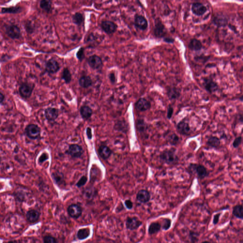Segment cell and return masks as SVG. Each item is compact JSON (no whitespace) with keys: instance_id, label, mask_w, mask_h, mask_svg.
<instances>
[{"instance_id":"obj_16","label":"cell","mask_w":243,"mask_h":243,"mask_svg":"<svg viewBox=\"0 0 243 243\" xmlns=\"http://www.w3.org/2000/svg\"><path fill=\"white\" fill-rule=\"evenodd\" d=\"M141 225V221L137 218H129L126 221V227L130 230L137 229Z\"/></svg>"},{"instance_id":"obj_36","label":"cell","mask_w":243,"mask_h":243,"mask_svg":"<svg viewBox=\"0 0 243 243\" xmlns=\"http://www.w3.org/2000/svg\"><path fill=\"white\" fill-rule=\"evenodd\" d=\"M242 137H238L235 138L233 142V146L235 148H238L242 142Z\"/></svg>"},{"instance_id":"obj_40","label":"cell","mask_w":243,"mask_h":243,"mask_svg":"<svg viewBox=\"0 0 243 243\" xmlns=\"http://www.w3.org/2000/svg\"><path fill=\"white\" fill-rule=\"evenodd\" d=\"M87 177H85V176H83L80 179V180L78 181V182H77V184H76V186L78 187H81L83 186V185L85 184V183L87 182Z\"/></svg>"},{"instance_id":"obj_13","label":"cell","mask_w":243,"mask_h":243,"mask_svg":"<svg viewBox=\"0 0 243 243\" xmlns=\"http://www.w3.org/2000/svg\"><path fill=\"white\" fill-rule=\"evenodd\" d=\"M191 11L196 15L202 16L206 11V8L202 3L195 2L192 4Z\"/></svg>"},{"instance_id":"obj_9","label":"cell","mask_w":243,"mask_h":243,"mask_svg":"<svg viewBox=\"0 0 243 243\" xmlns=\"http://www.w3.org/2000/svg\"><path fill=\"white\" fill-rule=\"evenodd\" d=\"M46 71L50 74H55L60 69L59 63L53 59H50L46 64Z\"/></svg>"},{"instance_id":"obj_18","label":"cell","mask_w":243,"mask_h":243,"mask_svg":"<svg viewBox=\"0 0 243 243\" xmlns=\"http://www.w3.org/2000/svg\"><path fill=\"white\" fill-rule=\"evenodd\" d=\"M177 129L179 133L183 135H187L190 130L189 124L184 121H181L177 124Z\"/></svg>"},{"instance_id":"obj_29","label":"cell","mask_w":243,"mask_h":243,"mask_svg":"<svg viewBox=\"0 0 243 243\" xmlns=\"http://www.w3.org/2000/svg\"><path fill=\"white\" fill-rule=\"evenodd\" d=\"M62 79L64 80L66 84H69L72 80V75L69 69L67 68H64L62 71Z\"/></svg>"},{"instance_id":"obj_34","label":"cell","mask_w":243,"mask_h":243,"mask_svg":"<svg viewBox=\"0 0 243 243\" xmlns=\"http://www.w3.org/2000/svg\"><path fill=\"white\" fill-rule=\"evenodd\" d=\"M161 228V225L158 223H153L150 225L149 228V233L150 234H154L158 232Z\"/></svg>"},{"instance_id":"obj_15","label":"cell","mask_w":243,"mask_h":243,"mask_svg":"<svg viewBox=\"0 0 243 243\" xmlns=\"http://www.w3.org/2000/svg\"><path fill=\"white\" fill-rule=\"evenodd\" d=\"M45 115L49 121H54L58 117L59 110L55 108L49 107L45 110Z\"/></svg>"},{"instance_id":"obj_5","label":"cell","mask_w":243,"mask_h":243,"mask_svg":"<svg viewBox=\"0 0 243 243\" xmlns=\"http://www.w3.org/2000/svg\"><path fill=\"white\" fill-rule=\"evenodd\" d=\"M101 27L103 31L107 34H112L116 32L117 26L113 21L104 20L102 21Z\"/></svg>"},{"instance_id":"obj_46","label":"cell","mask_w":243,"mask_h":243,"mask_svg":"<svg viewBox=\"0 0 243 243\" xmlns=\"http://www.w3.org/2000/svg\"><path fill=\"white\" fill-rule=\"evenodd\" d=\"M109 78H110L111 82L113 83H115V77L114 73H111L109 75Z\"/></svg>"},{"instance_id":"obj_26","label":"cell","mask_w":243,"mask_h":243,"mask_svg":"<svg viewBox=\"0 0 243 243\" xmlns=\"http://www.w3.org/2000/svg\"><path fill=\"white\" fill-rule=\"evenodd\" d=\"M23 9L20 7L12 6V7L2 8L1 9V13H12L16 14L21 12Z\"/></svg>"},{"instance_id":"obj_14","label":"cell","mask_w":243,"mask_h":243,"mask_svg":"<svg viewBox=\"0 0 243 243\" xmlns=\"http://www.w3.org/2000/svg\"><path fill=\"white\" fill-rule=\"evenodd\" d=\"M67 211L70 217L75 219H77L81 215L82 209L80 206H79L72 204L68 206Z\"/></svg>"},{"instance_id":"obj_3","label":"cell","mask_w":243,"mask_h":243,"mask_svg":"<svg viewBox=\"0 0 243 243\" xmlns=\"http://www.w3.org/2000/svg\"><path fill=\"white\" fill-rule=\"evenodd\" d=\"M160 157L162 161L168 164H172L178 161L177 155L174 154L173 151L171 150L163 152L161 154Z\"/></svg>"},{"instance_id":"obj_44","label":"cell","mask_w":243,"mask_h":243,"mask_svg":"<svg viewBox=\"0 0 243 243\" xmlns=\"http://www.w3.org/2000/svg\"><path fill=\"white\" fill-rule=\"evenodd\" d=\"M173 109L172 107L170 106L168 108V113H167V117L169 119H170L172 117V114H173Z\"/></svg>"},{"instance_id":"obj_8","label":"cell","mask_w":243,"mask_h":243,"mask_svg":"<svg viewBox=\"0 0 243 243\" xmlns=\"http://www.w3.org/2000/svg\"><path fill=\"white\" fill-rule=\"evenodd\" d=\"M67 153L73 158H79L83 153V149L77 145H71L69 146Z\"/></svg>"},{"instance_id":"obj_49","label":"cell","mask_w":243,"mask_h":243,"mask_svg":"<svg viewBox=\"0 0 243 243\" xmlns=\"http://www.w3.org/2000/svg\"><path fill=\"white\" fill-rule=\"evenodd\" d=\"M164 41H166L167 42L172 43L173 42V41H174V40H173V39H172V38H170V39L167 38V39H165Z\"/></svg>"},{"instance_id":"obj_39","label":"cell","mask_w":243,"mask_h":243,"mask_svg":"<svg viewBox=\"0 0 243 243\" xmlns=\"http://www.w3.org/2000/svg\"><path fill=\"white\" fill-rule=\"evenodd\" d=\"M178 141H179V138L175 134L171 135L170 137L169 138V141H170V143L172 145H175L177 144Z\"/></svg>"},{"instance_id":"obj_2","label":"cell","mask_w":243,"mask_h":243,"mask_svg":"<svg viewBox=\"0 0 243 243\" xmlns=\"http://www.w3.org/2000/svg\"><path fill=\"white\" fill-rule=\"evenodd\" d=\"M25 132L28 138L36 139L40 137L41 129L36 124H30L26 127Z\"/></svg>"},{"instance_id":"obj_30","label":"cell","mask_w":243,"mask_h":243,"mask_svg":"<svg viewBox=\"0 0 243 243\" xmlns=\"http://www.w3.org/2000/svg\"><path fill=\"white\" fill-rule=\"evenodd\" d=\"M72 21L77 25H80L83 22V16L80 12H76L72 16Z\"/></svg>"},{"instance_id":"obj_31","label":"cell","mask_w":243,"mask_h":243,"mask_svg":"<svg viewBox=\"0 0 243 243\" xmlns=\"http://www.w3.org/2000/svg\"><path fill=\"white\" fill-rule=\"evenodd\" d=\"M52 176L54 181L58 185H62L64 183V176L62 173L55 172L52 174Z\"/></svg>"},{"instance_id":"obj_32","label":"cell","mask_w":243,"mask_h":243,"mask_svg":"<svg viewBox=\"0 0 243 243\" xmlns=\"http://www.w3.org/2000/svg\"><path fill=\"white\" fill-rule=\"evenodd\" d=\"M168 96L170 99H175L180 96V92L176 88H171L168 90Z\"/></svg>"},{"instance_id":"obj_45","label":"cell","mask_w":243,"mask_h":243,"mask_svg":"<svg viewBox=\"0 0 243 243\" xmlns=\"http://www.w3.org/2000/svg\"><path fill=\"white\" fill-rule=\"evenodd\" d=\"M125 205L128 209H131L132 208V206H133L132 203L130 200H127V201H125Z\"/></svg>"},{"instance_id":"obj_35","label":"cell","mask_w":243,"mask_h":243,"mask_svg":"<svg viewBox=\"0 0 243 243\" xmlns=\"http://www.w3.org/2000/svg\"><path fill=\"white\" fill-rule=\"evenodd\" d=\"M84 48L81 47L78 50L76 54V58L80 61H82L85 58Z\"/></svg>"},{"instance_id":"obj_25","label":"cell","mask_w":243,"mask_h":243,"mask_svg":"<svg viewBox=\"0 0 243 243\" xmlns=\"http://www.w3.org/2000/svg\"><path fill=\"white\" fill-rule=\"evenodd\" d=\"M26 217L28 221L31 222H35L39 219L40 214L37 211L35 210H31L28 212Z\"/></svg>"},{"instance_id":"obj_19","label":"cell","mask_w":243,"mask_h":243,"mask_svg":"<svg viewBox=\"0 0 243 243\" xmlns=\"http://www.w3.org/2000/svg\"><path fill=\"white\" fill-rule=\"evenodd\" d=\"M98 153L102 159L106 160L111 156L112 151L106 145H101L99 148Z\"/></svg>"},{"instance_id":"obj_48","label":"cell","mask_w":243,"mask_h":243,"mask_svg":"<svg viewBox=\"0 0 243 243\" xmlns=\"http://www.w3.org/2000/svg\"><path fill=\"white\" fill-rule=\"evenodd\" d=\"M4 98H5V97H4V95L2 94V93L1 92L0 93V99H1V104H2V103H3V101H4Z\"/></svg>"},{"instance_id":"obj_22","label":"cell","mask_w":243,"mask_h":243,"mask_svg":"<svg viewBox=\"0 0 243 243\" xmlns=\"http://www.w3.org/2000/svg\"><path fill=\"white\" fill-rule=\"evenodd\" d=\"M206 144L210 147L218 148L220 146V140L217 137L211 136L208 138Z\"/></svg>"},{"instance_id":"obj_12","label":"cell","mask_w":243,"mask_h":243,"mask_svg":"<svg viewBox=\"0 0 243 243\" xmlns=\"http://www.w3.org/2000/svg\"><path fill=\"white\" fill-rule=\"evenodd\" d=\"M191 167H192V169L195 171L198 178L201 179H204L209 175L208 171L203 165L201 164H192Z\"/></svg>"},{"instance_id":"obj_11","label":"cell","mask_w":243,"mask_h":243,"mask_svg":"<svg viewBox=\"0 0 243 243\" xmlns=\"http://www.w3.org/2000/svg\"><path fill=\"white\" fill-rule=\"evenodd\" d=\"M135 108L138 111L144 112L151 108V103L145 98H141L135 103Z\"/></svg>"},{"instance_id":"obj_41","label":"cell","mask_w":243,"mask_h":243,"mask_svg":"<svg viewBox=\"0 0 243 243\" xmlns=\"http://www.w3.org/2000/svg\"><path fill=\"white\" fill-rule=\"evenodd\" d=\"M170 226H171V221H170V220L165 219V220H164V223L163 225V228L166 230V229H168L170 228Z\"/></svg>"},{"instance_id":"obj_7","label":"cell","mask_w":243,"mask_h":243,"mask_svg":"<svg viewBox=\"0 0 243 243\" xmlns=\"http://www.w3.org/2000/svg\"><path fill=\"white\" fill-rule=\"evenodd\" d=\"M33 89V87H32L31 85L24 83L20 87V94L21 97L25 98H29L32 95Z\"/></svg>"},{"instance_id":"obj_28","label":"cell","mask_w":243,"mask_h":243,"mask_svg":"<svg viewBox=\"0 0 243 243\" xmlns=\"http://www.w3.org/2000/svg\"><path fill=\"white\" fill-rule=\"evenodd\" d=\"M233 214L238 219H243V206L241 205L235 206L233 209Z\"/></svg>"},{"instance_id":"obj_27","label":"cell","mask_w":243,"mask_h":243,"mask_svg":"<svg viewBox=\"0 0 243 243\" xmlns=\"http://www.w3.org/2000/svg\"><path fill=\"white\" fill-rule=\"evenodd\" d=\"M40 5L41 8L47 13H50L52 11V2L50 1H41Z\"/></svg>"},{"instance_id":"obj_6","label":"cell","mask_w":243,"mask_h":243,"mask_svg":"<svg viewBox=\"0 0 243 243\" xmlns=\"http://www.w3.org/2000/svg\"><path fill=\"white\" fill-rule=\"evenodd\" d=\"M89 65L94 69H100L103 67V61L99 56L94 55L89 57L88 60Z\"/></svg>"},{"instance_id":"obj_17","label":"cell","mask_w":243,"mask_h":243,"mask_svg":"<svg viewBox=\"0 0 243 243\" xmlns=\"http://www.w3.org/2000/svg\"><path fill=\"white\" fill-rule=\"evenodd\" d=\"M203 85L206 90L212 93L218 89V86L215 82L210 78H205L204 80Z\"/></svg>"},{"instance_id":"obj_1","label":"cell","mask_w":243,"mask_h":243,"mask_svg":"<svg viewBox=\"0 0 243 243\" xmlns=\"http://www.w3.org/2000/svg\"><path fill=\"white\" fill-rule=\"evenodd\" d=\"M5 33L9 37L13 40L19 39L21 37L20 28L16 25L7 26L5 27Z\"/></svg>"},{"instance_id":"obj_42","label":"cell","mask_w":243,"mask_h":243,"mask_svg":"<svg viewBox=\"0 0 243 243\" xmlns=\"http://www.w3.org/2000/svg\"><path fill=\"white\" fill-rule=\"evenodd\" d=\"M220 213L216 214V215H214L213 218V223L214 225H217L219 221V217L220 216Z\"/></svg>"},{"instance_id":"obj_37","label":"cell","mask_w":243,"mask_h":243,"mask_svg":"<svg viewBox=\"0 0 243 243\" xmlns=\"http://www.w3.org/2000/svg\"><path fill=\"white\" fill-rule=\"evenodd\" d=\"M25 28L26 31L28 33H32L34 32V27L31 23H27L25 24Z\"/></svg>"},{"instance_id":"obj_23","label":"cell","mask_w":243,"mask_h":243,"mask_svg":"<svg viewBox=\"0 0 243 243\" xmlns=\"http://www.w3.org/2000/svg\"><path fill=\"white\" fill-rule=\"evenodd\" d=\"M202 47L201 41L197 39H192L189 42V48L194 51H199Z\"/></svg>"},{"instance_id":"obj_43","label":"cell","mask_w":243,"mask_h":243,"mask_svg":"<svg viewBox=\"0 0 243 243\" xmlns=\"http://www.w3.org/2000/svg\"><path fill=\"white\" fill-rule=\"evenodd\" d=\"M48 155L47 154H43L39 158V163H42L45 160L48 159Z\"/></svg>"},{"instance_id":"obj_24","label":"cell","mask_w":243,"mask_h":243,"mask_svg":"<svg viewBox=\"0 0 243 243\" xmlns=\"http://www.w3.org/2000/svg\"><path fill=\"white\" fill-rule=\"evenodd\" d=\"M80 113L82 117L85 119H88L90 118L92 115V110L88 106H82L80 109Z\"/></svg>"},{"instance_id":"obj_33","label":"cell","mask_w":243,"mask_h":243,"mask_svg":"<svg viewBox=\"0 0 243 243\" xmlns=\"http://www.w3.org/2000/svg\"><path fill=\"white\" fill-rule=\"evenodd\" d=\"M90 234V230L89 228H83L78 230L77 233V236L78 239H85L89 236Z\"/></svg>"},{"instance_id":"obj_47","label":"cell","mask_w":243,"mask_h":243,"mask_svg":"<svg viewBox=\"0 0 243 243\" xmlns=\"http://www.w3.org/2000/svg\"><path fill=\"white\" fill-rule=\"evenodd\" d=\"M87 136H88V138H89V139H91L92 137V133H91V130L90 128H88L87 129Z\"/></svg>"},{"instance_id":"obj_4","label":"cell","mask_w":243,"mask_h":243,"mask_svg":"<svg viewBox=\"0 0 243 243\" xmlns=\"http://www.w3.org/2000/svg\"><path fill=\"white\" fill-rule=\"evenodd\" d=\"M166 28L162 21L159 19H157L155 23V27L154 28V34L157 38H162L165 36L166 34Z\"/></svg>"},{"instance_id":"obj_10","label":"cell","mask_w":243,"mask_h":243,"mask_svg":"<svg viewBox=\"0 0 243 243\" xmlns=\"http://www.w3.org/2000/svg\"><path fill=\"white\" fill-rule=\"evenodd\" d=\"M134 24L136 27L142 31L145 30L148 26V23L145 18L140 15L135 16Z\"/></svg>"},{"instance_id":"obj_20","label":"cell","mask_w":243,"mask_h":243,"mask_svg":"<svg viewBox=\"0 0 243 243\" xmlns=\"http://www.w3.org/2000/svg\"><path fill=\"white\" fill-rule=\"evenodd\" d=\"M137 198L141 202H149L150 199L149 192L147 190L145 189L140 190L137 195Z\"/></svg>"},{"instance_id":"obj_21","label":"cell","mask_w":243,"mask_h":243,"mask_svg":"<svg viewBox=\"0 0 243 243\" xmlns=\"http://www.w3.org/2000/svg\"><path fill=\"white\" fill-rule=\"evenodd\" d=\"M78 82L80 87L85 89L91 87L93 83L90 77L87 76H84L81 77L78 80Z\"/></svg>"},{"instance_id":"obj_50","label":"cell","mask_w":243,"mask_h":243,"mask_svg":"<svg viewBox=\"0 0 243 243\" xmlns=\"http://www.w3.org/2000/svg\"><path fill=\"white\" fill-rule=\"evenodd\" d=\"M202 243H210V242H208V241H204Z\"/></svg>"},{"instance_id":"obj_38","label":"cell","mask_w":243,"mask_h":243,"mask_svg":"<svg viewBox=\"0 0 243 243\" xmlns=\"http://www.w3.org/2000/svg\"><path fill=\"white\" fill-rule=\"evenodd\" d=\"M44 243H57L54 237L51 236H46L43 239Z\"/></svg>"}]
</instances>
